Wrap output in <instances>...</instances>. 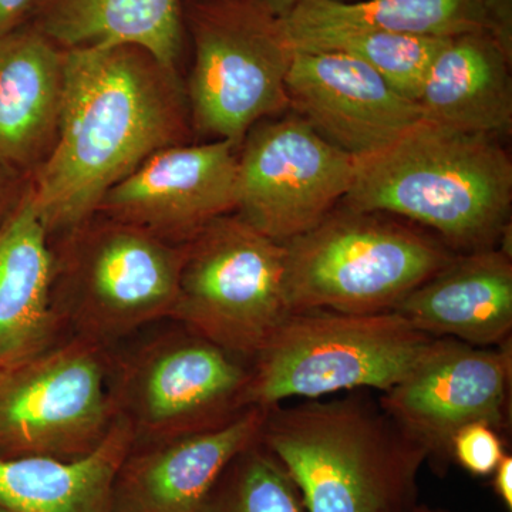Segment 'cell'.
<instances>
[{
    "label": "cell",
    "instance_id": "obj_14",
    "mask_svg": "<svg viewBox=\"0 0 512 512\" xmlns=\"http://www.w3.org/2000/svg\"><path fill=\"white\" fill-rule=\"evenodd\" d=\"M286 94L289 111L356 158L386 147L423 120L419 103L345 53L295 50Z\"/></svg>",
    "mask_w": 512,
    "mask_h": 512
},
{
    "label": "cell",
    "instance_id": "obj_2",
    "mask_svg": "<svg viewBox=\"0 0 512 512\" xmlns=\"http://www.w3.org/2000/svg\"><path fill=\"white\" fill-rule=\"evenodd\" d=\"M340 204L412 222L454 254L500 247L511 231V156L500 138L423 119L356 158Z\"/></svg>",
    "mask_w": 512,
    "mask_h": 512
},
{
    "label": "cell",
    "instance_id": "obj_1",
    "mask_svg": "<svg viewBox=\"0 0 512 512\" xmlns=\"http://www.w3.org/2000/svg\"><path fill=\"white\" fill-rule=\"evenodd\" d=\"M192 133L185 83L153 53L136 45L64 50L55 146L30 175L50 237L92 217L114 185Z\"/></svg>",
    "mask_w": 512,
    "mask_h": 512
},
{
    "label": "cell",
    "instance_id": "obj_12",
    "mask_svg": "<svg viewBox=\"0 0 512 512\" xmlns=\"http://www.w3.org/2000/svg\"><path fill=\"white\" fill-rule=\"evenodd\" d=\"M511 340L478 348L434 338L409 373L380 397V407L436 464L451 460V441L473 423L501 430L510 414Z\"/></svg>",
    "mask_w": 512,
    "mask_h": 512
},
{
    "label": "cell",
    "instance_id": "obj_25",
    "mask_svg": "<svg viewBox=\"0 0 512 512\" xmlns=\"http://www.w3.org/2000/svg\"><path fill=\"white\" fill-rule=\"evenodd\" d=\"M504 456L498 430L485 423L468 424L451 441V460L476 477L491 476Z\"/></svg>",
    "mask_w": 512,
    "mask_h": 512
},
{
    "label": "cell",
    "instance_id": "obj_31",
    "mask_svg": "<svg viewBox=\"0 0 512 512\" xmlns=\"http://www.w3.org/2000/svg\"><path fill=\"white\" fill-rule=\"evenodd\" d=\"M0 512H10V511L6 510V508H3L2 505H0Z\"/></svg>",
    "mask_w": 512,
    "mask_h": 512
},
{
    "label": "cell",
    "instance_id": "obj_18",
    "mask_svg": "<svg viewBox=\"0 0 512 512\" xmlns=\"http://www.w3.org/2000/svg\"><path fill=\"white\" fill-rule=\"evenodd\" d=\"M50 235L33 204L32 184L0 227V369L52 348L63 322L53 303Z\"/></svg>",
    "mask_w": 512,
    "mask_h": 512
},
{
    "label": "cell",
    "instance_id": "obj_11",
    "mask_svg": "<svg viewBox=\"0 0 512 512\" xmlns=\"http://www.w3.org/2000/svg\"><path fill=\"white\" fill-rule=\"evenodd\" d=\"M356 157L333 146L298 114L265 119L238 150L237 214L285 244L316 227L352 188Z\"/></svg>",
    "mask_w": 512,
    "mask_h": 512
},
{
    "label": "cell",
    "instance_id": "obj_19",
    "mask_svg": "<svg viewBox=\"0 0 512 512\" xmlns=\"http://www.w3.org/2000/svg\"><path fill=\"white\" fill-rule=\"evenodd\" d=\"M512 56L490 33L450 37L424 80L423 119L468 133L503 137L512 130Z\"/></svg>",
    "mask_w": 512,
    "mask_h": 512
},
{
    "label": "cell",
    "instance_id": "obj_7",
    "mask_svg": "<svg viewBox=\"0 0 512 512\" xmlns=\"http://www.w3.org/2000/svg\"><path fill=\"white\" fill-rule=\"evenodd\" d=\"M194 62L185 84L194 133L238 148L256 123L289 111L295 55L281 19L256 0H185Z\"/></svg>",
    "mask_w": 512,
    "mask_h": 512
},
{
    "label": "cell",
    "instance_id": "obj_30",
    "mask_svg": "<svg viewBox=\"0 0 512 512\" xmlns=\"http://www.w3.org/2000/svg\"><path fill=\"white\" fill-rule=\"evenodd\" d=\"M409 512H443L439 510H434V508L426 507V505H414L412 510Z\"/></svg>",
    "mask_w": 512,
    "mask_h": 512
},
{
    "label": "cell",
    "instance_id": "obj_8",
    "mask_svg": "<svg viewBox=\"0 0 512 512\" xmlns=\"http://www.w3.org/2000/svg\"><path fill=\"white\" fill-rule=\"evenodd\" d=\"M285 274L284 244L222 215L185 244L170 319L252 360L291 312Z\"/></svg>",
    "mask_w": 512,
    "mask_h": 512
},
{
    "label": "cell",
    "instance_id": "obj_23",
    "mask_svg": "<svg viewBox=\"0 0 512 512\" xmlns=\"http://www.w3.org/2000/svg\"><path fill=\"white\" fill-rule=\"evenodd\" d=\"M450 37L360 32L326 37L299 52H339L367 64L407 99L419 100L431 63Z\"/></svg>",
    "mask_w": 512,
    "mask_h": 512
},
{
    "label": "cell",
    "instance_id": "obj_4",
    "mask_svg": "<svg viewBox=\"0 0 512 512\" xmlns=\"http://www.w3.org/2000/svg\"><path fill=\"white\" fill-rule=\"evenodd\" d=\"M284 245L291 312L393 311L457 255L412 222L342 204Z\"/></svg>",
    "mask_w": 512,
    "mask_h": 512
},
{
    "label": "cell",
    "instance_id": "obj_17",
    "mask_svg": "<svg viewBox=\"0 0 512 512\" xmlns=\"http://www.w3.org/2000/svg\"><path fill=\"white\" fill-rule=\"evenodd\" d=\"M64 50L35 23L0 35V160L32 175L55 146Z\"/></svg>",
    "mask_w": 512,
    "mask_h": 512
},
{
    "label": "cell",
    "instance_id": "obj_20",
    "mask_svg": "<svg viewBox=\"0 0 512 512\" xmlns=\"http://www.w3.org/2000/svg\"><path fill=\"white\" fill-rule=\"evenodd\" d=\"M136 439L117 416L86 456L0 457V505L10 512H114V484Z\"/></svg>",
    "mask_w": 512,
    "mask_h": 512
},
{
    "label": "cell",
    "instance_id": "obj_21",
    "mask_svg": "<svg viewBox=\"0 0 512 512\" xmlns=\"http://www.w3.org/2000/svg\"><path fill=\"white\" fill-rule=\"evenodd\" d=\"M281 22L295 50L345 33L493 36L484 0H303Z\"/></svg>",
    "mask_w": 512,
    "mask_h": 512
},
{
    "label": "cell",
    "instance_id": "obj_29",
    "mask_svg": "<svg viewBox=\"0 0 512 512\" xmlns=\"http://www.w3.org/2000/svg\"><path fill=\"white\" fill-rule=\"evenodd\" d=\"M262 8L268 10L275 18L285 19L303 0H256Z\"/></svg>",
    "mask_w": 512,
    "mask_h": 512
},
{
    "label": "cell",
    "instance_id": "obj_28",
    "mask_svg": "<svg viewBox=\"0 0 512 512\" xmlns=\"http://www.w3.org/2000/svg\"><path fill=\"white\" fill-rule=\"evenodd\" d=\"M493 487L495 494L503 501L508 510H512V457L505 456L493 473Z\"/></svg>",
    "mask_w": 512,
    "mask_h": 512
},
{
    "label": "cell",
    "instance_id": "obj_16",
    "mask_svg": "<svg viewBox=\"0 0 512 512\" xmlns=\"http://www.w3.org/2000/svg\"><path fill=\"white\" fill-rule=\"evenodd\" d=\"M393 311L431 338L503 345L512 332L511 251L500 245L457 254Z\"/></svg>",
    "mask_w": 512,
    "mask_h": 512
},
{
    "label": "cell",
    "instance_id": "obj_13",
    "mask_svg": "<svg viewBox=\"0 0 512 512\" xmlns=\"http://www.w3.org/2000/svg\"><path fill=\"white\" fill-rule=\"evenodd\" d=\"M238 150L227 140L161 148L114 185L97 214L184 245L237 208Z\"/></svg>",
    "mask_w": 512,
    "mask_h": 512
},
{
    "label": "cell",
    "instance_id": "obj_9",
    "mask_svg": "<svg viewBox=\"0 0 512 512\" xmlns=\"http://www.w3.org/2000/svg\"><path fill=\"white\" fill-rule=\"evenodd\" d=\"M106 346L74 335L0 369V457L73 460L117 419Z\"/></svg>",
    "mask_w": 512,
    "mask_h": 512
},
{
    "label": "cell",
    "instance_id": "obj_5",
    "mask_svg": "<svg viewBox=\"0 0 512 512\" xmlns=\"http://www.w3.org/2000/svg\"><path fill=\"white\" fill-rule=\"evenodd\" d=\"M433 339L394 311L289 312L251 360L248 406L271 409L289 399L386 392L412 370Z\"/></svg>",
    "mask_w": 512,
    "mask_h": 512
},
{
    "label": "cell",
    "instance_id": "obj_26",
    "mask_svg": "<svg viewBox=\"0 0 512 512\" xmlns=\"http://www.w3.org/2000/svg\"><path fill=\"white\" fill-rule=\"evenodd\" d=\"M30 185V175L0 160V227L18 208Z\"/></svg>",
    "mask_w": 512,
    "mask_h": 512
},
{
    "label": "cell",
    "instance_id": "obj_27",
    "mask_svg": "<svg viewBox=\"0 0 512 512\" xmlns=\"http://www.w3.org/2000/svg\"><path fill=\"white\" fill-rule=\"evenodd\" d=\"M47 0H0V35L35 20Z\"/></svg>",
    "mask_w": 512,
    "mask_h": 512
},
{
    "label": "cell",
    "instance_id": "obj_24",
    "mask_svg": "<svg viewBox=\"0 0 512 512\" xmlns=\"http://www.w3.org/2000/svg\"><path fill=\"white\" fill-rule=\"evenodd\" d=\"M201 512H306L301 494L278 458L256 441L234 458Z\"/></svg>",
    "mask_w": 512,
    "mask_h": 512
},
{
    "label": "cell",
    "instance_id": "obj_22",
    "mask_svg": "<svg viewBox=\"0 0 512 512\" xmlns=\"http://www.w3.org/2000/svg\"><path fill=\"white\" fill-rule=\"evenodd\" d=\"M185 0H47L33 23L64 50L143 47L180 73Z\"/></svg>",
    "mask_w": 512,
    "mask_h": 512
},
{
    "label": "cell",
    "instance_id": "obj_6",
    "mask_svg": "<svg viewBox=\"0 0 512 512\" xmlns=\"http://www.w3.org/2000/svg\"><path fill=\"white\" fill-rule=\"evenodd\" d=\"M53 247V303L74 335L101 345L170 319L185 244L94 214Z\"/></svg>",
    "mask_w": 512,
    "mask_h": 512
},
{
    "label": "cell",
    "instance_id": "obj_3",
    "mask_svg": "<svg viewBox=\"0 0 512 512\" xmlns=\"http://www.w3.org/2000/svg\"><path fill=\"white\" fill-rule=\"evenodd\" d=\"M264 444L306 512H409L429 454L363 394L271 407Z\"/></svg>",
    "mask_w": 512,
    "mask_h": 512
},
{
    "label": "cell",
    "instance_id": "obj_15",
    "mask_svg": "<svg viewBox=\"0 0 512 512\" xmlns=\"http://www.w3.org/2000/svg\"><path fill=\"white\" fill-rule=\"evenodd\" d=\"M268 410L248 407L217 429L133 448L114 484V512H201L229 464L261 440Z\"/></svg>",
    "mask_w": 512,
    "mask_h": 512
},
{
    "label": "cell",
    "instance_id": "obj_10",
    "mask_svg": "<svg viewBox=\"0 0 512 512\" xmlns=\"http://www.w3.org/2000/svg\"><path fill=\"white\" fill-rule=\"evenodd\" d=\"M244 360L185 328L124 360L111 393L134 447L214 430L247 410L251 366Z\"/></svg>",
    "mask_w": 512,
    "mask_h": 512
}]
</instances>
